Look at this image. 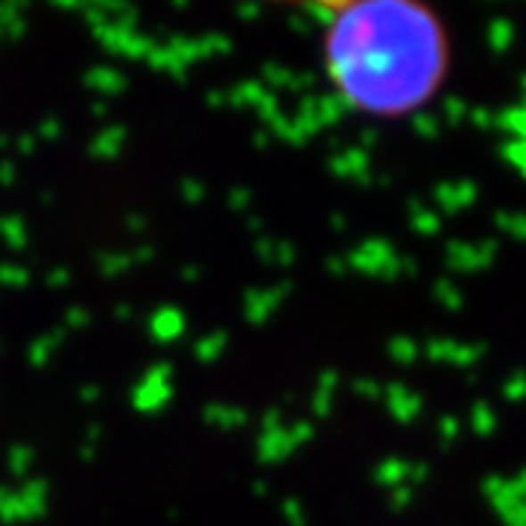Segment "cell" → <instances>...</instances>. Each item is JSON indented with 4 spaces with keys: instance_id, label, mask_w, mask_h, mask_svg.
Listing matches in <instances>:
<instances>
[{
    "instance_id": "8992f818",
    "label": "cell",
    "mask_w": 526,
    "mask_h": 526,
    "mask_svg": "<svg viewBox=\"0 0 526 526\" xmlns=\"http://www.w3.org/2000/svg\"><path fill=\"white\" fill-rule=\"evenodd\" d=\"M500 223H506L514 237H523V228H526V217H500Z\"/></svg>"
},
{
    "instance_id": "277c9868",
    "label": "cell",
    "mask_w": 526,
    "mask_h": 526,
    "mask_svg": "<svg viewBox=\"0 0 526 526\" xmlns=\"http://www.w3.org/2000/svg\"><path fill=\"white\" fill-rule=\"evenodd\" d=\"M491 427H494V413L486 404H480L477 409H473V430H480V433H491Z\"/></svg>"
},
{
    "instance_id": "6da1fadb",
    "label": "cell",
    "mask_w": 526,
    "mask_h": 526,
    "mask_svg": "<svg viewBox=\"0 0 526 526\" xmlns=\"http://www.w3.org/2000/svg\"><path fill=\"white\" fill-rule=\"evenodd\" d=\"M445 65V33L418 4H349L325 29V68L336 97L372 118L415 111L439 88Z\"/></svg>"
},
{
    "instance_id": "3957f363",
    "label": "cell",
    "mask_w": 526,
    "mask_h": 526,
    "mask_svg": "<svg viewBox=\"0 0 526 526\" xmlns=\"http://www.w3.org/2000/svg\"><path fill=\"white\" fill-rule=\"evenodd\" d=\"M489 38H491L494 50H506L509 41H512V24H509V21H494Z\"/></svg>"
},
{
    "instance_id": "52a82bcc",
    "label": "cell",
    "mask_w": 526,
    "mask_h": 526,
    "mask_svg": "<svg viewBox=\"0 0 526 526\" xmlns=\"http://www.w3.org/2000/svg\"><path fill=\"white\" fill-rule=\"evenodd\" d=\"M506 392H509V398L512 401H518V398L526 392V377H514V381L506 386Z\"/></svg>"
},
{
    "instance_id": "5b68a950",
    "label": "cell",
    "mask_w": 526,
    "mask_h": 526,
    "mask_svg": "<svg viewBox=\"0 0 526 526\" xmlns=\"http://www.w3.org/2000/svg\"><path fill=\"white\" fill-rule=\"evenodd\" d=\"M506 155H509V161L526 176V141H514V144H509V146H506Z\"/></svg>"
},
{
    "instance_id": "7a4b0ae2",
    "label": "cell",
    "mask_w": 526,
    "mask_h": 526,
    "mask_svg": "<svg viewBox=\"0 0 526 526\" xmlns=\"http://www.w3.org/2000/svg\"><path fill=\"white\" fill-rule=\"evenodd\" d=\"M439 202L450 208V210H459V208H465L473 202V187L471 185H448V187H441L439 191Z\"/></svg>"
}]
</instances>
